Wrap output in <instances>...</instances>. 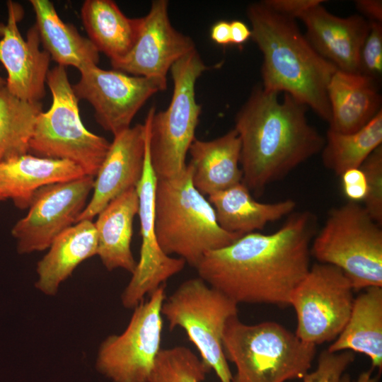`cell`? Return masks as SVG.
Wrapping results in <instances>:
<instances>
[{"mask_svg":"<svg viewBox=\"0 0 382 382\" xmlns=\"http://www.w3.org/2000/svg\"><path fill=\"white\" fill-rule=\"evenodd\" d=\"M210 37L218 45L223 46L231 45L230 22L225 20L216 22L212 26Z\"/></svg>","mask_w":382,"mask_h":382,"instance_id":"obj_37","label":"cell"},{"mask_svg":"<svg viewBox=\"0 0 382 382\" xmlns=\"http://www.w3.org/2000/svg\"><path fill=\"white\" fill-rule=\"evenodd\" d=\"M6 81L4 79L0 76V87L6 86Z\"/></svg>","mask_w":382,"mask_h":382,"instance_id":"obj_40","label":"cell"},{"mask_svg":"<svg viewBox=\"0 0 382 382\" xmlns=\"http://www.w3.org/2000/svg\"><path fill=\"white\" fill-rule=\"evenodd\" d=\"M208 69L196 49L178 59L170 70L173 91L169 106L158 112L151 107L148 112L149 152L158 178L174 177L187 166L202 111L195 99V84Z\"/></svg>","mask_w":382,"mask_h":382,"instance_id":"obj_8","label":"cell"},{"mask_svg":"<svg viewBox=\"0 0 382 382\" xmlns=\"http://www.w3.org/2000/svg\"><path fill=\"white\" fill-rule=\"evenodd\" d=\"M165 284L136 307L125 330L106 337L96 360L98 371L112 382H149L161 350V306Z\"/></svg>","mask_w":382,"mask_h":382,"instance_id":"obj_10","label":"cell"},{"mask_svg":"<svg viewBox=\"0 0 382 382\" xmlns=\"http://www.w3.org/2000/svg\"><path fill=\"white\" fill-rule=\"evenodd\" d=\"M192 167L158 178L155 191V231L167 255H176L195 267L207 253L226 247L242 236L223 230L209 202L193 185Z\"/></svg>","mask_w":382,"mask_h":382,"instance_id":"obj_4","label":"cell"},{"mask_svg":"<svg viewBox=\"0 0 382 382\" xmlns=\"http://www.w3.org/2000/svg\"><path fill=\"white\" fill-rule=\"evenodd\" d=\"M138 210L137 188H131L112 200L97 216L94 223L97 255L108 271L123 269L132 274L136 269L131 241Z\"/></svg>","mask_w":382,"mask_h":382,"instance_id":"obj_22","label":"cell"},{"mask_svg":"<svg viewBox=\"0 0 382 382\" xmlns=\"http://www.w3.org/2000/svg\"><path fill=\"white\" fill-rule=\"evenodd\" d=\"M279 96L256 86L235 117L241 183L257 195L320 153L325 144V137L308 122V108L288 93L282 100Z\"/></svg>","mask_w":382,"mask_h":382,"instance_id":"obj_2","label":"cell"},{"mask_svg":"<svg viewBox=\"0 0 382 382\" xmlns=\"http://www.w3.org/2000/svg\"><path fill=\"white\" fill-rule=\"evenodd\" d=\"M318 218L293 212L275 232H253L204 255L198 277L239 304L289 306L291 295L310 270Z\"/></svg>","mask_w":382,"mask_h":382,"instance_id":"obj_1","label":"cell"},{"mask_svg":"<svg viewBox=\"0 0 382 382\" xmlns=\"http://www.w3.org/2000/svg\"><path fill=\"white\" fill-rule=\"evenodd\" d=\"M145 125L137 124L115 135L94 178L93 195L77 221L93 220L115 198L137 188L146 152Z\"/></svg>","mask_w":382,"mask_h":382,"instance_id":"obj_17","label":"cell"},{"mask_svg":"<svg viewBox=\"0 0 382 382\" xmlns=\"http://www.w3.org/2000/svg\"><path fill=\"white\" fill-rule=\"evenodd\" d=\"M311 255L333 265L349 279L354 291L382 287V229L358 202L332 208L314 236Z\"/></svg>","mask_w":382,"mask_h":382,"instance_id":"obj_6","label":"cell"},{"mask_svg":"<svg viewBox=\"0 0 382 382\" xmlns=\"http://www.w3.org/2000/svg\"><path fill=\"white\" fill-rule=\"evenodd\" d=\"M352 351L330 352L323 351L318 357L316 369L307 373L303 382H340L347 368L354 361Z\"/></svg>","mask_w":382,"mask_h":382,"instance_id":"obj_32","label":"cell"},{"mask_svg":"<svg viewBox=\"0 0 382 382\" xmlns=\"http://www.w3.org/2000/svg\"><path fill=\"white\" fill-rule=\"evenodd\" d=\"M37 264L35 287L55 295L61 284L84 260L97 255L98 241L93 220H81L61 233Z\"/></svg>","mask_w":382,"mask_h":382,"instance_id":"obj_23","label":"cell"},{"mask_svg":"<svg viewBox=\"0 0 382 382\" xmlns=\"http://www.w3.org/2000/svg\"><path fill=\"white\" fill-rule=\"evenodd\" d=\"M208 197L219 226L240 236L262 230L267 224L291 214L296 207V202L291 199L260 202L243 183Z\"/></svg>","mask_w":382,"mask_h":382,"instance_id":"obj_24","label":"cell"},{"mask_svg":"<svg viewBox=\"0 0 382 382\" xmlns=\"http://www.w3.org/2000/svg\"><path fill=\"white\" fill-rule=\"evenodd\" d=\"M8 18L0 25V62L7 72L6 86L18 98L32 103L45 97L51 57L40 50V38L35 25L22 36L18 23L23 17L21 6L7 2Z\"/></svg>","mask_w":382,"mask_h":382,"instance_id":"obj_16","label":"cell"},{"mask_svg":"<svg viewBox=\"0 0 382 382\" xmlns=\"http://www.w3.org/2000/svg\"><path fill=\"white\" fill-rule=\"evenodd\" d=\"M306 38L315 50L338 70L359 74V54L369 33V22L360 14L342 18L329 12L323 4L299 18Z\"/></svg>","mask_w":382,"mask_h":382,"instance_id":"obj_18","label":"cell"},{"mask_svg":"<svg viewBox=\"0 0 382 382\" xmlns=\"http://www.w3.org/2000/svg\"><path fill=\"white\" fill-rule=\"evenodd\" d=\"M222 345L226 360L236 366L232 382L303 378L316 352V345L302 341L277 323L248 325L238 316L227 321Z\"/></svg>","mask_w":382,"mask_h":382,"instance_id":"obj_5","label":"cell"},{"mask_svg":"<svg viewBox=\"0 0 382 382\" xmlns=\"http://www.w3.org/2000/svg\"><path fill=\"white\" fill-rule=\"evenodd\" d=\"M382 143V110L360 129L348 134L330 129L321 151L324 166L340 176L352 168H359Z\"/></svg>","mask_w":382,"mask_h":382,"instance_id":"obj_28","label":"cell"},{"mask_svg":"<svg viewBox=\"0 0 382 382\" xmlns=\"http://www.w3.org/2000/svg\"><path fill=\"white\" fill-rule=\"evenodd\" d=\"M192 38L177 30L168 16V1L154 0L134 47L123 58L111 62L114 69L156 79L167 86V74L178 59L195 50Z\"/></svg>","mask_w":382,"mask_h":382,"instance_id":"obj_15","label":"cell"},{"mask_svg":"<svg viewBox=\"0 0 382 382\" xmlns=\"http://www.w3.org/2000/svg\"><path fill=\"white\" fill-rule=\"evenodd\" d=\"M354 300L344 329L329 346L330 352L352 351L369 357L372 369H382V287H368Z\"/></svg>","mask_w":382,"mask_h":382,"instance_id":"obj_27","label":"cell"},{"mask_svg":"<svg viewBox=\"0 0 382 382\" xmlns=\"http://www.w3.org/2000/svg\"><path fill=\"white\" fill-rule=\"evenodd\" d=\"M353 291L339 268L320 262L311 265L289 300L297 318L296 335L316 346L334 341L349 318Z\"/></svg>","mask_w":382,"mask_h":382,"instance_id":"obj_11","label":"cell"},{"mask_svg":"<svg viewBox=\"0 0 382 382\" xmlns=\"http://www.w3.org/2000/svg\"><path fill=\"white\" fill-rule=\"evenodd\" d=\"M263 3L274 11L296 19L311 7L323 4V0H264Z\"/></svg>","mask_w":382,"mask_h":382,"instance_id":"obj_35","label":"cell"},{"mask_svg":"<svg viewBox=\"0 0 382 382\" xmlns=\"http://www.w3.org/2000/svg\"><path fill=\"white\" fill-rule=\"evenodd\" d=\"M373 369L371 368L370 370L361 373L355 381H352L348 374H344L340 382H378L379 376L372 375Z\"/></svg>","mask_w":382,"mask_h":382,"instance_id":"obj_39","label":"cell"},{"mask_svg":"<svg viewBox=\"0 0 382 382\" xmlns=\"http://www.w3.org/2000/svg\"><path fill=\"white\" fill-rule=\"evenodd\" d=\"M358 11L368 21L382 23V1L381 0H357Z\"/></svg>","mask_w":382,"mask_h":382,"instance_id":"obj_36","label":"cell"},{"mask_svg":"<svg viewBox=\"0 0 382 382\" xmlns=\"http://www.w3.org/2000/svg\"><path fill=\"white\" fill-rule=\"evenodd\" d=\"M141 178L137 187L141 245L140 257L132 278L121 295L124 307L134 308L161 285L180 272L185 262L167 255L161 249L155 231V191L157 177L151 163L147 127Z\"/></svg>","mask_w":382,"mask_h":382,"instance_id":"obj_14","label":"cell"},{"mask_svg":"<svg viewBox=\"0 0 382 382\" xmlns=\"http://www.w3.org/2000/svg\"><path fill=\"white\" fill-rule=\"evenodd\" d=\"M40 42L58 65L79 70L98 65L99 52L88 37L71 24L64 23L49 0H30Z\"/></svg>","mask_w":382,"mask_h":382,"instance_id":"obj_26","label":"cell"},{"mask_svg":"<svg viewBox=\"0 0 382 382\" xmlns=\"http://www.w3.org/2000/svg\"><path fill=\"white\" fill-rule=\"evenodd\" d=\"M369 22V31L359 54V74L379 82L382 76V23Z\"/></svg>","mask_w":382,"mask_h":382,"instance_id":"obj_33","label":"cell"},{"mask_svg":"<svg viewBox=\"0 0 382 382\" xmlns=\"http://www.w3.org/2000/svg\"><path fill=\"white\" fill-rule=\"evenodd\" d=\"M251 39L262 53V88L288 93L328 124V86L338 70L321 57L301 33L296 19L279 14L262 1L246 10Z\"/></svg>","mask_w":382,"mask_h":382,"instance_id":"obj_3","label":"cell"},{"mask_svg":"<svg viewBox=\"0 0 382 382\" xmlns=\"http://www.w3.org/2000/svg\"><path fill=\"white\" fill-rule=\"evenodd\" d=\"M41 102L18 98L6 86L0 87V162L29 153L30 141Z\"/></svg>","mask_w":382,"mask_h":382,"instance_id":"obj_29","label":"cell"},{"mask_svg":"<svg viewBox=\"0 0 382 382\" xmlns=\"http://www.w3.org/2000/svg\"><path fill=\"white\" fill-rule=\"evenodd\" d=\"M212 369L185 346L161 348L149 382H202Z\"/></svg>","mask_w":382,"mask_h":382,"instance_id":"obj_30","label":"cell"},{"mask_svg":"<svg viewBox=\"0 0 382 382\" xmlns=\"http://www.w3.org/2000/svg\"><path fill=\"white\" fill-rule=\"evenodd\" d=\"M0 201H3V199L1 198V197H0Z\"/></svg>","mask_w":382,"mask_h":382,"instance_id":"obj_41","label":"cell"},{"mask_svg":"<svg viewBox=\"0 0 382 382\" xmlns=\"http://www.w3.org/2000/svg\"><path fill=\"white\" fill-rule=\"evenodd\" d=\"M84 175L70 161L27 154L0 162V197L3 201L11 199L18 209H28L33 195L42 187Z\"/></svg>","mask_w":382,"mask_h":382,"instance_id":"obj_20","label":"cell"},{"mask_svg":"<svg viewBox=\"0 0 382 382\" xmlns=\"http://www.w3.org/2000/svg\"><path fill=\"white\" fill-rule=\"evenodd\" d=\"M46 83L52 104L37 119L28 154L70 161L86 175L95 178L110 143L84 127L66 67L57 65L50 69Z\"/></svg>","mask_w":382,"mask_h":382,"instance_id":"obj_7","label":"cell"},{"mask_svg":"<svg viewBox=\"0 0 382 382\" xmlns=\"http://www.w3.org/2000/svg\"><path fill=\"white\" fill-rule=\"evenodd\" d=\"M81 16L88 38L111 62L123 58L139 35L143 17L126 16L112 0H86Z\"/></svg>","mask_w":382,"mask_h":382,"instance_id":"obj_25","label":"cell"},{"mask_svg":"<svg viewBox=\"0 0 382 382\" xmlns=\"http://www.w3.org/2000/svg\"><path fill=\"white\" fill-rule=\"evenodd\" d=\"M94 177L49 184L35 193L27 214L11 229L21 254L47 249L64 231L76 223L93 191Z\"/></svg>","mask_w":382,"mask_h":382,"instance_id":"obj_12","label":"cell"},{"mask_svg":"<svg viewBox=\"0 0 382 382\" xmlns=\"http://www.w3.org/2000/svg\"><path fill=\"white\" fill-rule=\"evenodd\" d=\"M366 181L364 207L382 226V145L376 149L359 167Z\"/></svg>","mask_w":382,"mask_h":382,"instance_id":"obj_31","label":"cell"},{"mask_svg":"<svg viewBox=\"0 0 382 382\" xmlns=\"http://www.w3.org/2000/svg\"><path fill=\"white\" fill-rule=\"evenodd\" d=\"M342 186L345 197L353 202L364 201L366 195V181L360 168H352L341 175Z\"/></svg>","mask_w":382,"mask_h":382,"instance_id":"obj_34","label":"cell"},{"mask_svg":"<svg viewBox=\"0 0 382 382\" xmlns=\"http://www.w3.org/2000/svg\"><path fill=\"white\" fill-rule=\"evenodd\" d=\"M231 45H242L251 37V30L243 21L233 20L230 22Z\"/></svg>","mask_w":382,"mask_h":382,"instance_id":"obj_38","label":"cell"},{"mask_svg":"<svg viewBox=\"0 0 382 382\" xmlns=\"http://www.w3.org/2000/svg\"><path fill=\"white\" fill-rule=\"evenodd\" d=\"M378 83L359 73L337 70L327 89L331 110L328 129L352 133L371 121L382 110Z\"/></svg>","mask_w":382,"mask_h":382,"instance_id":"obj_19","label":"cell"},{"mask_svg":"<svg viewBox=\"0 0 382 382\" xmlns=\"http://www.w3.org/2000/svg\"><path fill=\"white\" fill-rule=\"evenodd\" d=\"M188 153L193 185L204 196L241 183V141L234 129L209 141L195 138Z\"/></svg>","mask_w":382,"mask_h":382,"instance_id":"obj_21","label":"cell"},{"mask_svg":"<svg viewBox=\"0 0 382 382\" xmlns=\"http://www.w3.org/2000/svg\"><path fill=\"white\" fill-rule=\"evenodd\" d=\"M238 304L200 277L187 279L166 296L161 313L169 329L182 328L200 358L220 382H232L222 339L227 321L238 316Z\"/></svg>","mask_w":382,"mask_h":382,"instance_id":"obj_9","label":"cell"},{"mask_svg":"<svg viewBox=\"0 0 382 382\" xmlns=\"http://www.w3.org/2000/svg\"><path fill=\"white\" fill-rule=\"evenodd\" d=\"M79 81L72 85L78 100L88 102L98 125L113 136L130 127L144 103L167 86L143 76L93 65L81 70Z\"/></svg>","mask_w":382,"mask_h":382,"instance_id":"obj_13","label":"cell"}]
</instances>
